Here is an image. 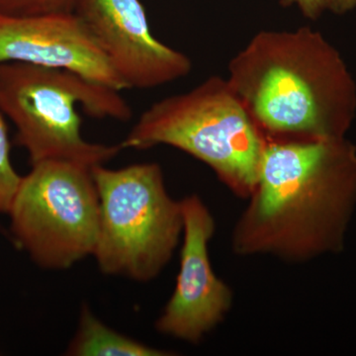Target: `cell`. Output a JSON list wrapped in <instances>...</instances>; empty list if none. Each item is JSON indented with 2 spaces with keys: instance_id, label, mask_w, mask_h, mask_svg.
Instances as JSON below:
<instances>
[{
  "instance_id": "2",
  "label": "cell",
  "mask_w": 356,
  "mask_h": 356,
  "mask_svg": "<svg viewBox=\"0 0 356 356\" xmlns=\"http://www.w3.org/2000/svg\"><path fill=\"white\" fill-rule=\"evenodd\" d=\"M228 70L266 139L344 138L355 121V79L339 51L310 27L257 33Z\"/></svg>"
},
{
  "instance_id": "9",
  "label": "cell",
  "mask_w": 356,
  "mask_h": 356,
  "mask_svg": "<svg viewBox=\"0 0 356 356\" xmlns=\"http://www.w3.org/2000/svg\"><path fill=\"white\" fill-rule=\"evenodd\" d=\"M70 70L117 91L129 89L76 13H0V64Z\"/></svg>"
},
{
  "instance_id": "12",
  "label": "cell",
  "mask_w": 356,
  "mask_h": 356,
  "mask_svg": "<svg viewBox=\"0 0 356 356\" xmlns=\"http://www.w3.org/2000/svg\"><path fill=\"white\" fill-rule=\"evenodd\" d=\"M77 0H0V13L30 16L72 13Z\"/></svg>"
},
{
  "instance_id": "8",
  "label": "cell",
  "mask_w": 356,
  "mask_h": 356,
  "mask_svg": "<svg viewBox=\"0 0 356 356\" xmlns=\"http://www.w3.org/2000/svg\"><path fill=\"white\" fill-rule=\"evenodd\" d=\"M83 21L129 89H151L188 76L192 62L154 38L140 0H77Z\"/></svg>"
},
{
  "instance_id": "3",
  "label": "cell",
  "mask_w": 356,
  "mask_h": 356,
  "mask_svg": "<svg viewBox=\"0 0 356 356\" xmlns=\"http://www.w3.org/2000/svg\"><path fill=\"white\" fill-rule=\"evenodd\" d=\"M120 91L70 70L24 63L0 64V109L16 130L31 165L65 161L93 168L120 153L121 145L84 139L76 107L95 118L125 122L132 110Z\"/></svg>"
},
{
  "instance_id": "4",
  "label": "cell",
  "mask_w": 356,
  "mask_h": 356,
  "mask_svg": "<svg viewBox=\"0 0 356 356\" xmlns=\"http://www.w3.org/2000/svg\"><path fill=\"white\" fill-rule=\"evenodd\" d=\"M266 138L228 79L208 77L145 110L122 149L177 147L206 163L238 197L254 191Z\"/></svg>"
},
{
  "instance_id": "1",
  "label": "cell",
  "mask_w": 356,
  "mask_h": 356,
  "mask_svg": "<svg viewBox=\"0 0 356 356\" xmlns=\"http://www.w3.org/2000/svg\"><path fill=\"white\" fill-rule=\"evenodd\" d=\"M248 199L232 236L236 254L301 262L339 252L356 205V146L266 139Z\"/></svg>"
},
{
  "instance_id": "10",
  "label": "cell",
  "mask_w": 356,
  "mask_h": 356,
  "mask_svg": "<svg viewBox=\"0 0 356 356\" xmlns=\"http://www.w3.org/2000/svg\"><path fill=\"white\" fill-rule=\"evenodd\" d=\"M67 355L74 356H166L168 351L156 350L110 329L83 306L79 329L70 341Z\"/></svg>"
},
{
  "instance_id": "7",
  "label": "cell",
  "mask_w": 356,
  "mask_h": 356,
  "mask_svg": "<svg viewBox=\"0 0 356 356\" xmlns=\"http://www.w3.org/2000/svg\"><path fill=\"white\" fill-rule=\"evenodd\" d=\"M184 245L172 298L156 321L166 336L197 343L224 321L233 304V293L211 266L208 245L216 224L197 195L181 201Z\"/></svg>"
},
{
  "instance_id": "11",
  "label": "cell",
  "mask_w": 356,
  "mask_h": 356,
  "mask_svg": "<svg viewBox=\"0 0 356 356\" xmlns=\"http://www.w3.org/2000/svg\"><path fill=\"white\" fill-rule=\"evenodd\" d=\"M4 116L0 109V213H8L22 178L11 163L10 143Z\"/></svg>"
},
{
  "instance_id": "13",
  "label": "cell",
  "mask_w": 356,
  "mask_h": 356,
  "mask_svg": "<svg viewBox=\"0 0 356 356\" xmlns=\"http://www.w3.org/2000/svg\"><path fill=\"white\" fill-rule=\"evenodd\" d=\"M329 0H280L284 7L296 6L306 18L317 20L327 9Z\"/></svg>"
},
{
  "instance_id": "14",
  "label": "cell",
  "mask_w": 356,
  "mask_h": 356,
  "mask_svg": "<svg viewBox=\"0 0 356 356\" xmlns=\"http://www.w3.org/2000/svg\"><path fill=\"white\" fill-rule=\"evenodd\" d=\"M356 7V0H329L327 9L337 14H344Z\"/></svg>"
},
{
  "instance_id": "6",
  "label": "cell",
  "mask_w": 356,
  "mask_h": 356,
  "mask_svg": "<svg viewBox=\"0 0 356 356\" xmlns=\"http://www.w3.org/2000/svg\"><path fill=\"white\" fill-rule=\"evenodd\" d=\"M92 168L65 161L32 165L8 214L16 242L38 266L70 268L93 255L100 204Z\"/></svg>"
},
{
  "instance_id": "5",
  "label": "cell",
  "mask_w": 356,
  "mask_h": 356,
  "mask_svg": "<svg viewBox=\"0 0 356 356\" xmlns=\"http://www.w3.org/2000/svg\"><path fill=\"white\" fill-rule=\"evenodd\" d=\"M100 204L93 255L103 273L154 280L172 259L184 233L181 202L166 191L158 163L92 168Z\"/></svg>"
}]
</instances>
